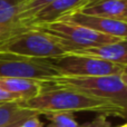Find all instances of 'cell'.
<instances>
[{
	"label": "cell",
	"instance_id": "cell-18",
	"mask_svg": "<svg viewBox=\"0 0 127 127\" xmlns=\"http://www.w3.org/2000/svg\"><path fill=\"white\" fill-rule=\"evenodd\" d=\"M119 79L122 80V83H123V85L125 86L127 88V66L125 68H124V70L121 72V75H119Z\"/></svg>",
	"mask_w": 127,
	"mask_h": 127
},
{
	"label": "cell",
	"instance_id": "cell-14",
	"mask_svg": "<svg viewBox=\"0 0 127 127\" xmlns=\"http://www.w3.org/2000/svg\"><path fill=\"white\" fill-rule=\"evenodd\" d=\"M53 1H55V0H29L26 3H24L21 7V10H20L19 17H18V24H17L16 29L21 24H24L25 21H27L29 18L32 17L35 13H37L40 9L48 6V4L51 3Z\"/></svg>",
	"mask_w": 127,
	"mask_h": 127
},
{
	"label": "cell",
	"instance_id": "cell-15",
	"mask_svg": "<svg viewBox=\"0 0 127 127\" xmlns=\"http://www.w3.org/2000/svg\"><path fill=\"white\" fill-rule=\"evenodd\" d=\"M49 118L48 127H83L80 126L75 119L74 115L69 113H58V114H51L47 116Z\"/></svg>",
	"mask_w": 127,
	"mask_h": 127
},
{
	"label": "cell",
	"instance_id": "cell-17",
	"mask_svg": "<svg viewBox=\"0 0 127 127\" xmlns=\"http://www.w3.org/2000/svg\"><path fill=\"white\" fill-rule=\"evenodd\" d=\"M19 127H44L42 122H40L39 116H35L25 121Z\"/></svg>",
	"mask_w": 127,
	"mask_h": 127
},
{
	"label": "cell",
	"instance_id": "cell-9",
	"mask_svg": "<svg viewBox=\"0 0 127 127\" xmlns=\"http://www.w3.org/2000/svg\"><path fill=\"white\" fill-rule=\"evenodd\" d=\"M72 54L92 56V57L105 59L117 65L127 66V39H118L114 42H109V44L94 47V48L83 49Z\"/></svg>",
	"mask_w": 127,
	"mask_h": 127
},
{
	"label": "cell",
	"instance_id": "cell-5",
	"mask_svg": "<svg viewBox=\"0 0 127 127\" xmlns=\"http://www.w3.org/2000/svg\"><path fill=\"white\" fill-rule=\"evenodd\" d=\"M48 62L59 76L71 77L119 76L126 67L97 57L72 53L48 59Z\"/></svg>",
	"mask_w": 127,
	"mask_h": 127
},
{
	"label": "cell",
	"instance_id": "cell-22",
	"mask_svg": "<svg viewBox=\"0 0 127 127\" xmlns=\"http://www.w3.org/2000/svg\"><path fill=\"white\" fill-rule=\"evenodd\" d=\"M99 127H105V126H99Z\"/></svg>",
	"mask_w": 127,
	"mask_h": 127
},
{
	"label": "cell",
	"instance_id": "cell-19",
	"mask_svg": "<svg viewBox=\"0 0 127 127\" xmlns=\"http://www.w3.org/2000/svg\"><path fill=\"white\" fill-rule=\"evenodd\" d=\"M27 121V119H26ZM25 121H20V122H16V123H12V124H8V125H3V126H0V127H19L24 123Z\"/></svg>",
	"mask_w": 127,
	"mask_h": 127
},
{
	"label": "cell",
	"instance_id": "cell-2",
	"mask_svg": "<svg viewBox=\"0 0 127 127\" xmlns=\"http://www.w3.org/2000/svg\"><path fill=\"white\" fill-rule=\"evenodd\" d=\"M0 53L35 59H53L67 54L62 42L37 27L20 28L0 40Z\"/></svg>",
	"mask_w": 127,
	"mask_h": 127
},
{
	"label": "cell",
	"instance_id": "cell-6",
	"mask_svg": "<svg viewBox=\"0 0 127 127\" xmlns=\"http://www.w3.org/2000/svg\"><path fill=\"white\" fill-rule=\"evenodd\" d=\"M59 76L48 59H35L0 53V78H27L47 81Z\"/></svg>",
	"mask_w": 127,
	"mask_h": 127
},
{
	"label": "cell",
	"instance_id": "cell-13",
	"mask_svg": "<svg viewBox=\"0 0 127 127\" xmlns=\"http://www.w3.org/2000/svg\"><path fill=\"white\" fill-rule=\"evenodd\" d=\"M35 116H39V114L35 110L22 107L18 101L0 104V126L20 121H26Z\"/></svg>",
	"mask_w": 127,
	"mask_h": 127
},
{
	"label": "cell",
	"instance_id": "cell-4",
	"mask_svg": "<svg viewBox=\"0 0 127 127\" xmlns=\"http://www.w3.org/2000/svg\"><path fill=\"white\" fill-rule=\"evenodd\" d=\"M37 28L42 29L57 38L66 48L67 54L103 46L118 40V38L99 33L88 27L81 26L68 19L56 20L54 22L42 25Z\"/></svg>",
	"mask_w": 127,
	"mask_h": 127
},
{
	"label": "cell",
	"instance_id": "cell-16",
	"mask_svg": "<svg viewBox=\"0 0 127 127\" xmlns=\"http://www.w3.org/2000/svg\"><path fill=\"white\" fill-rule=\"evenodd\" d=\"M20 103V100L16 96L11 95L10 93H8L7 90H4L3 88L0 86V104H6V103Z\"/></svg>",
	"mask_w": 127,
	"mask_h": 127
},
{
	"label": "cell",
	"instance_id": "cell-11",
	"mask_svg": "<svg viewBox=\"0 0 127 127\" xmlns=\"http://www.w3.org/2000/svg\"><path fill=\"white\" fill-rule=\"evenodd\" d=\"M0 86L20 101L33 98L42 90V81L27 78H0Z\"/></svg>",
	"mask_w": 127,
	"mask_h": 127
},
{
	"label": "cell",
	"instance_id": "cell-12",
	"mask_svg": "<svg viewBox=\"0 0 127 127\" xmlns=\"http://www.w3.org/2000/svg\"><path fill=\"white\" fill-rule=\"evenodd\" d=\"M22 4L24 0H0V40L16 29Z\"/></svg>",
	"mask_w": 127,
	"mask_h": 127
},
{
	"label": "cell",
	"instance_id": "cell-7",
	"mask_svg": "<svg viewBox=\"0 0 127 127\" xmlns=\"http://www.w3.org/2000/svg\"><path fill=\"white\" fill-rule=\"evenodd\" d=\"M87 1L88 0H55L48 6L40 9L37 13H35L27 21L21 24L17 29L39 27L42 25L49 24V22H54L56 20L64 19L71 13L79 11Z\"/></svg>",
	"mask_w": 127,
	"mask_h": 127
},
{
	"label": "cell",
	"instance_id": "cell-1",
	"mask_svg": "<svg viewBox=\"0 0 127 127\" xmlns=\"http://www.w3.org/2000/svg\"><path fill=\"white\" fill-rule=\"evenodd\" d=\"M20 105L46 116L58 113H95L103 116L127 117V109L113 101L68 88L55 87L45 81H42L40 94L26 101H20Z\"/></svg>",
	"mask_w": 127,
	"mask_h": 127
},
{
	"label": "cell",
	"instance_id": "cell-20",
	"mask_svg": "<svg viewBox=\"0 0 127 127\" xmlns=\"http://www.w3.org/2000/svg\"><path fill=\"white\" fill-rule=\"evenodd\" d=\"M123 19H125V20H127V7H126V10H125V13H124V16H123Z\"/></svg>",
	"mask_w": 127,
	"mask_h": 127
},
{
	"label": "cell",
	"instance_id": "cell-8",
	"mask_svg": "<svg viewBox=\"0 0 127 127\" xmlns=\"http://www.w3.org/2000/svg\"><path fill=\"white\" fill-rule=\"evenodd\" d=\"M64 19H68L81 26L88 27L99 33H104L118 39H127V20L125 19L88 16L79 11L71 13Z\"/></svg>",
	"mask_w": 127,
	"mask_h": 127
},
{
	"label": "cell",
	"instance_id": "cell-3",
	"mask_svg": "<svg viewBox=\"0 0 127 127\" xmlns=\"http://www.w3.org/2000/svg\"><path fill=\"white\" fill-rule=\"evenodd\" d=\"M45 83L55 87L68 88L93 97L107 99L127 109V88L123 85L119 76H56Z\"/></svg>",
	"mask_w": 127,
	"mask_h": 127
},
{
	"label": "cell",
	"instance_id": "cell-21",
	"mask_svg": "<svg viewBox=\"0 0 127 127\" xmlns=\"http://www.w3.org/2000/svg\"><path fill=\"white\" fill-rule=\"evenodd\" d=\"M27 1H29V0H24V3H26Z\"/></svg>",
	"mask_w": 127,
	"mask_h": 127
},
{
	"label": "cell",
	"instance_id": "cell-10",
	"mask_svg": "<svg viewBox=\"0 0 127 127\" xmlns=\"http://www.w3.org/2000/svg\"><path fill=\"white\" fill-rule=\"evenodd\" d=\"M127 0H88L79 12L88 16L123 19Z\"/></svg>",
	"mask_w": 127,
	"mask_h": 127
}]
</instances>
